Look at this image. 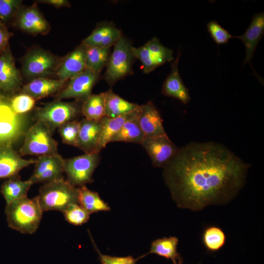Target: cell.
<instances>
[{
    "instance_id": "1",
    "label": "cell",
    "mask_w": 264,
    "mask_h": 264,
    "mask_svg": "<svg viewBox=\"0 0 264 264\" xmlns=\"http://www.w3.org/2000/svg\"><path fill=\"white\" fill-rule=\"evenodd\" d=\"M250 166L222 144L192 142L163 167V176L178 206L200 211L233 199Z\"/></svg>"
},
{
    "instance_id": "2",
    "label": "cell",
    "mask_w": 264,
    "mask_h": 264,
    "mask_svg": "<svg viewBox=\"0 0 264 264\" xmlns=\"http://www.w3.org/2000/svg\"><path fill=\"white\" fill-rule=\"evenodd\" d=\"M5 212L9 227L22 234H32L38 228L43 211L37 197H26L6 204Z\"/></svg>"
},
{
    "instance_id": "3",
    "label": "cell",
    "mask_w": 264,
    "mask_h": 264,
    "mask_svg": "<svg viewBox=\"0 0 264 264\" xmlns=\"http://www.w3.org/2000/svg\"><path fill=\"white\" fill-rule=\"evenodd\" d=\"M78 188L64 178L44 183L36 196L43 211L63 212L69 206L78 203Z\"/></svg>"
},
{
    "instance_id": "4",
    "label": "cell",
    "mask_w": 264,
    "mask_h": 264,
    "mask_svg": "<svg viewBox=\"0 0 264 264\" xmlns=\"http://www.w3.org/2000/svg\"><path fill=\"white\" fill-rule=\"evenodd\" d=\"M61 60L49 51L33 47L22 58V71L26 78L31 80L47 77L56 73Z\"/></svg>"
},
{
    "instance_id": "5",
    "label": "cell",
    "mask_w": 264,
    "mask_h": 264,
    "mask_svg": "<svg viewBox=\"0 0 264 264\" xmlns=\"http://www.w3.org/2000/svg\"><path fill=\"white\" fill-rule=\"evenodd\" d=\"M23 145L20 149L22 155L38 156L58 154V143L51 131L42 122L37 121L24 133Z\"/></svg>"
},
{
    "instance_id": "6",
    "label": "cell",
    "mask_w": 264,
    "mask_h": 264,
    "mask_svg": "<svg viewBox=\"0 0 264 264\" xmlns=\"http://www.w3.org/2000/svg\"><path fill=\"white\" fill-rule=\"evenodd\" d=\"M132 47L130 42L122 36L114 44L104 75L109 84L112 85L132 73L134 58L132 52Z\"/></svg>"
},
{
    "instance_id": "7",
    "label": "cell",
    "mask_w": 264,
    "mask_h": 264,
    "mask_svg": "<svg viewBox=\"0 0 264 264\" xmlns=\"http://www.w3.org/2000/svg\"><path fill=\"white\" fill-rule=\"evenodd\" d=\"M81 107L76 103L57 100L38 109L36 116L37 121L44 123L52 132L64 124L74 120L81 112Z\"/></svg>"
},
{
    "instance_id": "8",
    "label": "cell",
    "mask_w": 264,
    "mask_h": 264,
    "mask_svg": "<svg viewBox=\"0 0 264 264\" xmlns=\"http://www.w3.org/2000/svg\"><path fill=\"white\" fill-rule=\"evenodd\" d=\"M100 160L99 153H85L65 159L64 172L66 174V180L75 187L92 182L93 172Z\"/></svg>"
},
{
    "instance_id": "9",
    "label": "cell",
    "mask_w": 264,
    "mask_h": 264,
    "mask_svg": "<svg viewBox=\"0 0 264 264\" xmlns=\"http://www.w3.org/2000/svg\"><path fill=\"white\" fill-rule=\"evenodd\" d=\"M22 115L15 113L5 100L0 103V144H12L24 134Z\"/></svg>"
},
{
    "instance_id": "10",
    "label": "cell",
    "mask_w": 264,
    "mask_h": 264,
    "mask_svg": "<svg viewBox=\"0 0 264 264\" xmlns=\"http://www.w3.org/2000/svg\"><path fill=\"white\" fill-rule=\"evenodd\" d=\"M65 159L59 154L38 156L33 174L29 178L32 184L48 183L64 178Z\"/></svg>"
},
{
    "instance_id": "11",
    "label": "cell",
    "mask_w": 264,
    "mask_h": 264,
    "mask_svg": "<svg viewBox=\"0 0 264 264\" xmlns=\"http://www.w3.org/2000/svg\"><path fill=\"white\" fill-rule=\"evenodd\" d=\"M99 75V74L86 69L69 79L67 85L57 95V100L74 98L77 101H84L91 94Z\"/></svg>"
},
{
    "instance_id": "12",
    "label": "cell",
    "mask_w": 264,
    "mask_h": 264,
    "mask_svg": "<svg viewBox=\"0 0 264 264\" xmlns=\"http://www.w3.org/2000/svg\"><path fill=\"white\" fill-rule=\"evenodd\" d=\"M140 144L147 151L154 167H163L179 149L167 134L144 137Z\"/></svg>"
},
{
    "instance_id": "13",
    "label": "cell",
    "mask_w": 264,
    "mask_h": 264,
    "mask_svg": "<svg viewBox=\"0 0 264 264\" xmlns=\"http://www.w3.org/2000/svg\"><path fill=\"white\" fill-rule=\"evenodd\" d=\"M15 25L32 35L43 34L49 30V25L35 5L21 7L14 20Z\"/></svg>"
},
{
    "instance_id": "14",
    "label": "cell",
    "mask_w": 264,
    "mask_h": 264,
    "mask_svg": "<svg viewBox=\"0 0 264 264\" xmlns=\"http://www.w3.org/2000/svg\"><path fill=\"white\" fill-rule=\"evenodd\" d=\"M21 85L20 72L9 46L0 54V89L13 93L20 88Z\"/></svg>"
},
{
    "instance_id": "15",
    "label": "cell",
    "mask_w": 264,
    "mask_h": 264,
    "mask_svg": "<svg viewBox=\"0 0 264 264\" xmlns=\"http://www.w3.org/2000/svg\"><path fill=\"white\" fill-rule=\"evenodd\" d=\"M12 145L0 144V178L17 176L21 170L35 163V159L22 158Z\"/></svg>"
},
{
    "instance_id": "16",
    "label": "cell",
    "mask_w": 264,
    "mask_h": 264,
    "mask_svg": "<svg viewBox=\"0 0 264 264\" xmlns=\"http://www.w3.org/2000/svg\"><path fill=\"white\" fill-rule=\"evenodd\" d=\"M138 121L145 137H156L167 134L160 113L152 101L141 105Z\"/></svg>"
},
{
    "instance_id": "17",
    "label": "cell",
    "mask_w": 264,
    "mask_h": 264,
    "mask_svg": "<svg viewBox=\"0 0 264 264\" xmlns=\"http://www.w3.org/2000/svg\"><path fill=\"white\" fill-rule=\"evenodd\" d=\"M264 33V12H261L253 16L250 24L243 34L234 36L241 40L245 47L246 55L243 65L249 63L253 69L251 61L259 41L263 38Z\"/></svg>"
},
{
    "instance_id": "18",
    "label": "cell",
    "mask_w": 264,
    "mask_h": 264,
    "mask_svg": "<svg viewBox=\"0 0 264 264\" xmlns=\"http://www.w3.org/2000/svg\"><path fill=\"white\" fill-rule=\"evenodd\" d=\"M85 52L82 44L61 60L56 72L59 80L65 82L86 69Z\"/></svg>"
},
{
    "instance_id": "19",
    "label": "cell",
    "mask_w": 264,
    "mask_h": 264,
    "mask_svg": "<svg viewBox=\"0 0 264 264\" xmlns=\"http://www.w3.org/2000/svg\"><path fill=\"white\" fill-rule=\"evenodd\" d=\"M100 121L83 119L80 121L77 148L85 154L99 153Z\"/></svg>"
},
{
    "instance_id": "20",
    "label": "cell",
    "mask_w": 264,
    "mask_h": 264,
    "mask_svg": "<svg viewBox=\"0 0 264 264\" xmlns=\"http://www.w3.org/2000/svg\"><path fill=\"white\" fill-rule=\"evenodd\" d=\"M180 55L181 52L178 49L177 55L172 64L171 71L163 83L162 93L186 104L190 101V97L188 89L183 84L178 72V64Z\"/></svg>"
},
{
    "instance_id": "21",
    "label": "cell",
    "mask_w": 264,
    "mask_h": 264,
    "mask_svg": "<svg viewBox=\"0 0 264 264\" xmlns=\"http://www.w3.org/2000/svg\"><path fill=\"white\" fill-rule=\"evenodd\" d=\"M121 31L107 23L98 25L82 44L86 47H110L122 36Z\"/></svg>"
},
{
    "instance_id": "22",
    "label": "cell",
    "mask_w": 264,
    "mask_h": 264,
    "mask_svg": "<svg viewBox=\"0 0 264 264\" xmlns=\"http://www.w3.org/2000/svg\"><path fill=\"white\" fill-rule=\"evenodd\" d=\"M65 83L59 79L37 78L31 80L24 85L22 88V93L38 100L59 91L64 87Z\"/></svg>"
},
{
    "instance_id": "23",
    "label": "cell",
    "mask_w": 264,
    "mask_h": 264,
    "mask_svg": "<svg viewBox=\"0 0 264 264\" xmlns=\"http://www.w3.org/2000/svg\"><path fill=\"white\" fill-rule=\"evenodd\" d=\"M141 111V105L134 114L127 120L121 129L110 140L112 142L122 141L141 143L145 136L140 127L138 118Z\"/></svg>"
},
{
    "instance_id": "24",
    "label": "cell",
    "mask_w": 264,
    "mask_h": 264,
    "mask_svg": "<svg viewBox=\"0 0 264 264\" xmlns=\"http://www.w3.org/2000/svg\"><path fill=\"white\" fill-rule=\"evenodd\" d=\"M136 110L128 114L116 117H104L100 120L101 126L98 146L99 152L106 146L107 144L110 142L113 136L121 129L125 122L134 114Z\"/></svg>"
},
{
    "instance_id": "25",
    "label": "cell",
    "mask_w": 264,
    "mask_h": 264,
    "mask_svg": "<svg viewBox=\"0 0 264 264\" xmlns=\"http://www.w3.org/2000/svg\"><path fill=\"white\" fill-rule=\"evenodd\" d=\"M105 92V117L113 118L123 115L134 111L140 106L127 101L111 90Z\"/></svg>"
},
{
    "instance_id": "26",
    "label": "cell",
    "mask_w": 264,
    "mask_h": 264,
    "mask_svg": "<svg viewBox=\"0 0 264 264\" xmlns=\"http://www.w3.org/2000/svg\"><path fill=\"white\" fill-rule=\"evenodd\" d=\"M32 182L22 180L18 175L8 178L1 186L0 192L6 204L27 197Z\"/></svg>"
},
{
    "instance_id": "27",
    "label": "cell",
    "mask_w": 264,
    "mask_h": 264,
    "mask_svg": "<svg viewBox=\"0 0 264 264\" xmlns=\"http://www.w3.org/2000/svg\"><path fill=\"white\" fill-rule=\"evenodd\" d=\"M178 239L176 237H164L154 241L148 254H155L171 260L174 264H181V259L177 252Z\"/></svg>"
},
{
    "instance_id": "28",
    "label": "cell",
    "mask_w": 264,
    "mask_h": 264,
    "mask_svg": "<svg viewBox=\"0 0 264 264\" xmlns=\"http://www.w3.org/2000/svg\"><path fill=\"white\" fill-rule=\"evenodd\" d=\"M78 203L90 214L100 211H109L110 207L96 192L85 185L78 187Z\"/></svg>"
},
{
    "instance_id": "29",
    "label": "cell",
    "mask_w": 264,
    "mask_h": 264,
    "mask_svg": "<svg viewBox=\"0 0 264 264\" xmlns=\"http://www.w3.org/2000/svg\"><path fill=\"white\" fill-rule=\"evenodd\" d=\"M106 92L91 94L84 101L81 107V113L85 118L100 121L105 117Z\"/></svg>"
},
{
    "instance_id": "30",
    "label": "cell",
    "mask_w": 264,
    "mask_h": 264,
    "mask_svg": "<svg viewBox=\"0 0 264 264\" xmlns=\"http://www.w3.org/2000/svg\"><path fill=\"white\" fill-rule=\"evenodd\" d=\"M110 55V47H86L85 64L86 69L99 74L107 66Z\"/></svg>"
},
{
    "instance_id": "31",
    "label": "cell",
    "mask_w": 264,
    "mask_h": 264,
    "mask_svg": "<svg viewBox=\"0 0 264 264\" xmlns=\"http://www.w3.org/2000/svg\"><path fill=\"white\" fill-rule=\"evenodd\" d=\"M226 236L222 229L216 225L206 227L202 233L201 240L206 249L210 252L220 250L226 242Z\"/></svg>"
},
{
    "instance_id": "32",
    "label": "cell",
    "mask_w": 264,
    "mask_h": 264,
    "mask_svg": "<svg viewBox=\"0 0 264 264\" xmlns=\"http://www.w3.org/2000/svg\"><path fill=\"white\" fill-rule=\"evenodd\" d=\"M132 52L133 57L141 63L145 73H149L166 63L164 60L152 54L144 45L139 47L132 46Z\"/></svg>"
},
{
    "instance_id": "33",
    "label": "cell",
    "mask_w": 264,
    "mask_h": 264,
    "mask_svg": "<svg viewBox=\"0 0 264 264\" xmlns=\"http://www.w3.org/2000/svg\"><path fill=\"white\" fill-rule=\"evenodd\" d=\"M80 121L72 120L58 128V132L64 143L77 147Z\"/></svg>"
},
{
    "instance_id": "34",
    "label": "cell",
    "mask_w": 264,
    "mask_h": 264,
    "mask_svg": "<svg viewBox=\"0 0 264 264\" xmlns=\"http://www.w3.org/2000/svg\"><path fill=\"white\" fill-rule=\"evenodd\" d=\"M63 213L66 220L74 225H81L85 223L89 220L90 215L79 203L70 205Z\"/></svg>"
},
{
    "instance_id": "35",
    "label": "cell",
    "mask_w": 264,
    "mask_h": 264,
    "mask_svg": "<svg viewBox=\"0 0 264 264\" xmlns=\"http://www.w3.org/2000/svg\"><path fill=\"white\" fill-rule=\"evenodd\" d=\"M21 0H0V22L7 27L22 7Z\"/></svg>"
},
{
    "instance_id": "36",
    "label": "cell",
    "mask_w": 264,
    "mask_h": 264,
    "mask_svg": "<svg viewBox=\"0 0 264 264\" xmlns=\"http://www.w3.org/2000/svg\"><path fill=\"white\" fill-rule=\"evenodd\" d=\"M35 100L30 96L21 93L13 97L8 103L15 113L21 115L33 108Z\"/></svg>"
},
{
    "instance_id": "37",
    "label": "cell",
    "mask_w": 264,
    "mask_h": 264,
    "mask_svg": "<svg viewBox=\"0 0 264 264\" xmlns=\"http://www.w3.org/2000/svg\"><path fill=\"white\" fill-rule=\"evenodd\" d=\"M154 55L164 60L166 62L174 60L173 51L162 45L156 37H154L144 44Z\"/></svg>"
},
{
    "instance_id": "38",
    "label": "cell",
    "mask_w": 264,
    "mask_h": 264,
    "mask_svg": "<svg viewBox=\"0 0 264 264\" xmlns=\"http://www.w3.org/2000/svg\"><path fill=\"white\" fill-rule=\"evenodd\" d=\"M207 27L211 37L217 44H227L230 39L234 37L216 21H210Z\"/></svg>"
},
{
    "instance_id": "39",
    "label": "cell",
    "mask_w": 264,
    "mask_h": 264,
    "mask_svg": "<svg viewBox=\"0 0 264 264\" xmlns=\"http://www.w3.org/2000/svg\"><path fill=\"white\" fill-rule=\"evenodd\" d=\"M99 255L102 264H135L137 260L131 256L126 257H115L101 253L94 244Z\"/></svg>"
},
{
    "instance_id": "40",
    "label": "cell",
    "mask_w": 264,
    "mask_h": 264,
    "mask_svg": "<svg viewBox=\"0 0 264 264\" xmlns=\"http://www.w3.org/2000/svg\"><path fill=\"white\" fill-rule=\"evenodd\" d=\"M13 36L7 27L0 22V54L3 52L9 45V41Z\"/></svg>"
},
{
    "instance_id": "41",
    "label": "cell",
    "mask_w": 264,
    "mask_h": 264,
    "mask_svg": "<svg viewBox=\"0 0 264 264\" xmlns=\"http://www.w3.org/2000/svg\"><path fill=\"white\" fill-rule=\"evenodd\" d=\"M40 2L47 3L56 7H69L70 6L69 1L66 0H40Z\"/></svg>"
},
{
    "instance_id": "42",
    "label": "cell",
    "mask_w": 264,
    "mask_h": 264,
    "mask_svg": "<svg viewBox=\"0 0 264 264\" xmlns=\"http://www.w3.org/2000/svg\"><path fill=\"white\" fill-rule=\"evenodd\" d=\"M5 100V97L2 95L1 90L0 89V103Z\"/></svg>"
}]
</instances>
